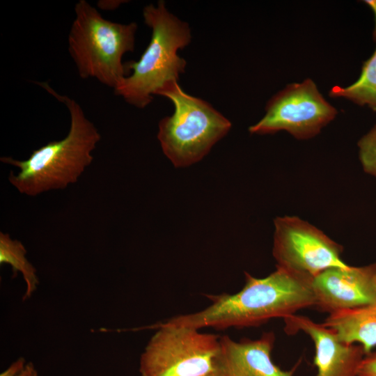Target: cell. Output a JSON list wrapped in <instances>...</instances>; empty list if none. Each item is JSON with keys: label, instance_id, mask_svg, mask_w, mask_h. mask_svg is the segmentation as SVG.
Listing matches in <instances>:
<instances>
[{"label": "cell", "instance_id": "obj_11", "mask_svg": "<svg viewBox=\"0 0 376 376\" xmlns=\"http://www.w3.org/2000/svg\"><path fill=\"white\" fill-rule=\"evenodd\" d=\"M275 341L273 332L256 340L237 342L228 336L220 338L219 373L224 376H293L298 362L283 370L272 359Z\"/></svg>", "mask_w": 376, "mask_h": 376}, {"label": "cell", "instance_id": "obj_3", "mask_svg": "<svg viewBox=\"0 0 376 376\" xmlns=\"http://www.w3.org/2000/svg\"><path fill=\"white\" fill-rule=\"evenodd\" d=\"M145 24L151 29L148 45L138 61L125 63L128 73L113 89L129 104L144 109L164 84L178 81L185 71L186 61L178 54L191 39L189 24L166 8L164 1L143 9Z\"/></svg>", "mask_w": 376, "mask_h": 376}, {"label": "cell", "instance_id": "obj_18", "mask_svg": "<svg viewBox=\"0 0 376 376\" xmlns=\"http://www.w3.org/2000/svg\"><path fill=\"white\" fill-rule=\"evenodd\" d=\"M17 376H38V373L33 363H29Z\"/></svg>", "mask_w": 376, "mask_h": 376}, {"label": "cell", "instance_id": "obj_5", "mask_svg": "<svg viewBox=\"0 0 376 376\" xmlns=\"http://www.w3.org/2000/svg\"><path fill=\"white\" fill-rule=\"evenodd\" d=\"M156 95L169 99L174 112L159 123L157 139L175 167L200 161L231 128V123L211 104L185 93L178 81L166 83Z\"/></svg>", "mask_w": 376, "mask_h": 376}, {"label": "cell", "instance_id": "obj_12", "mask_svg": "<svg viewBox=\"0 0 376 376\" xmlns=\"http://www.w3.org/2000/svg\"><path fill=\"white\" fill-rule=\"evenodd\" d=\"M346 343L359 344L365 354L376 347V302L329 314L322 323Z\"/></svg>", "mask_w": 376, "mask_h": 376}, {"label": "cell", "instance_id": "obj_4", "mask_svg": "<svg viewBox=\"0 0 376 376\" xmlns=\"http://www.w3.org/2000/svg\"><path fill=\"white\" fill-rule=\"evenodd\" d=\"M75 14L68 49L79 76L114 89L129 75L122 59L134 49L137 24L107 19L86 0L76 3Z\"/></svg>", "mask_w": 376, "mask_h": 376}, {"label": "cell", "instance_id": "obj_8", "mask_svg": "<svg viewBox=\"0 0 376 376\" xmlns=\"http://www.w3.org/2000/svg\"><path fill=\"white\" fill-rule=\"evenodd\" d=\"M272 253L276 267L313 280L332 267H347L343 247L322 230L297 217L274 220Z\"/></svg>", "mask_w": 376, "mask_h": 376}, {"label": "cell", "instance_id": "obj_6", "mask_svg": "<svg viewBox=\"0 0 376 376\" xmlns=\"http://www.w3.org/2000/svg\"><path fill=\"white\" fill-rule=\"evenodd\" d=\"M140 359L141 376H213L219 373L220 337L162 322Z\"/></svg>", "mask_w": 376, "mask_h": 376}, {"label": "cell", "instance_id": "obj_13", "mask_svg": "<svg viewBox=\"0 0 376 376\" xmlns=\"http://www.w3.org/2000/svg\"><path fill=\"white\" fill-rule=\"evenodd\" d=\"M329 95L347 99L376 111V48L363 63L359 78L347 86H333Z\"/></svg>", "mask_w": 376, "mask_h": 376}, {"label": "cell", "instance_id": "obj_15", "mask_svg": "<svg viewBox=\"0 0 376 376\" xmlns=\"http://www.w3.org/2000/svg\"><path fill=\"white\" fill-rule=\"evenodd\" d=\"M359 156L365 172L376 177V125L358 141Z\"/></svg>", "mask_w": 376, "mask_h": 376}, {"label": "cell", "instance_id": "obj_19", "mask_svg": "<svg viewBox=\"0 0 376 376\" xmlns=\"http://www.w3.org/2000/svg\"><path fill=\"white\" fill-rule=\"evenodd\" d=\"M363 2L371 8L375 15V26L373 32V38L376 42V0H366Z\"/></svg>", "mask_w": 376, "mask_h": 376}, {"label": "cell", "instance_id": "obj_20", "mask_svg": "<svg viewBox=\"0 0 376 376\" xmlns=\"http://www.w3.org/2000/svg\"><path fill=\"white\" fill-rule=\"evenodd\" d=\"M213 376H224V375H222L221 374L219 373V374L214 375H213Z\"/></svg>", "mask_w": 376, "mask_h": 376}, {"label": "cell", "instance_id": "obj_14", "mask_svg": "<svg viewBox=\"0 0 376 376\" xmlns=\"http://www.w3.org/2000/svg\"><path fill=\"white\" fill-rule=\"evenodd\" d=\"M26 254V250L20 241L11 239L8 233H0V264L12 267L13 278L17 272L22 273L26 286L23 301L31 296L39 283L36 269L27 260Z\"/></svg>", "mask_w": 376, "mask_h": 376}, {"label": "cell", "instance_id": "obj_17", "mask_svg": "<svg viewBox=\"0 0 376 376\" xmlns=\"http://www.w3.org/2000/svg\"><path fill=\"white\" fill-rule=\"evenodd\" d=\"M25 360L19 358L13 363L0 376H17L25 367Z\"/></svg>", "mask_w": 376, "mask_h": 376}, {"label": "cell", "instance_id": "obj_10", "mask_svg": "<svg viewBox=\"0 0 376 376\" xmlns=\"http://www.w3.org/2000/svg\"><path fill=\"white\" fill-rule=\"evenodd\" d=\"M283 320L287 334L301 331L313 341L316 376H357L366 355L361 345L341 341L333 329L306 316L295 314Z\"/></svg>", "mask_w": 376, "mask_h": 376}, {"label": "cell", "instance_id": "obj_1", "mask_svg": "<svg viewBox=\"0 0 376 376\" xmlns=\"http://www.w3.org/2000/svg\"><path fill=\"white\" fill-rule=\"evenodd\" d=\"M245 285L237 293L209 295L212 303L193 313L165 322L200 329L261 325L271 319L285 318L301 309L315 306L312 280L277 268L264 278L245 272Z\"/></svg>", "mask_w": 376, "mask_h": 376}, {"label": "cell", "instance_id": "obj_2", "mask_svg": "<svg viewBox=\"0 0 376 376\" xmlns=\"http://www.w3.org/2000/svg\"><path fill=\"white\" fill-rule=\"evenodd\" d=\"M36 84L65 105L70 116V127L64 139L34 150L25 160L1 157V162L19 169L17 174L10 172L8 180L19 193L29 196L65 189L76 182L93 162L92 152L101 139L78 102L58 93L47 81Z\"/></svg>", "mask_w": 376, "mask_h": 376}, {"label": "cell", "instance_id": "obj_9", "mask_svg": "<svg viewBox=\"0 0 376 376\" xmlns=\"http://www.w3.org/2000/svg\"><path fill=\"white\" fill-rule=\"evenodd\" d=\"M315 307L329 314L376 302V262L361 267H332L312 280Z\"/></svg>", "mask_w": 376, "mask_h": 376}, {"label": "cell", "instance_id": "obj_16", "mask_svg": "<svg viewBox=\"0 0 376 376\" xmlns=\"http://www.w3.org/2000/svg\"><path fill=\"white\" fill-rule=\"evenodd\" d=\"M357 376H376V351L366 354L359 366Z\"/></svg>", "mask_w": 376, "mask_h": 376}, {"label": "cell", "instance_id": "obj_7", "mask_svg": "<svg viewBox=\"0 0 376 376\" xmlns=\"http://www.w3.org/2000/svg\"><path fill=\"white\" fill-rule=\"evenodd\" d=\"M337 113L315 83L306 79L274 94L267 102L264 116L249 131L267 134L284 130L296 139H307L317 135Z\"/></svg>", "mask_w": 376, "mask_h": 376}]
</instances>
